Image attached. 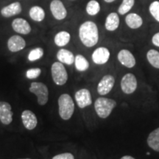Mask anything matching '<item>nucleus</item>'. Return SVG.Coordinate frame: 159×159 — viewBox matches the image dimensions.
<instances>
[{"instance_id":"19","label":"nucleus","mask_w":159,"mask_h":159,"mask_svg":"<svg viewBox=\"0 0 159 159\" xmlns=\"http://www.w3.org/2000/svg\"><path fill=\"white\" fill-rule=\"evenodd\" d=\"M57 58L59 62L66 65H71L75 63V55L71 51L66 49H61L57 52Z\"/></svg>"},{"instance_id":"5","label":"nucleus","mask_w":159,"mask_h":159,"mask_svg":"<svg viewBox=\"0 0 159 159\" xmlns=\"http://www.w3.org/2000/svg\"><path fill=\"white\" fill-rule=\"evenodd\" d=\"M29 91L35 94L38 98V103L40 105H44L48 102L49 90L44 83L33 82L31 83Z\"/></svg>"},{"instance_id":"32","label":"nucleus","mask_w":159,"mask_h":159,"mask_svg":"<svg viewBox=\"0 0 159 159\" xmlns=\"http://www.w3.org/2000/svg\"><path fill=\"white\" fill-rule=\"evenodd\" d=\"M121 159H135L134 157L130 156H123L122 158H121Z\"/></svg>"},{"instance_id":"29","label":"nucleus","mask_w":159,"mask_h":159,"mask_svg":"<svg viewBox=\"0 0 159 159\" xmlns=\"http://www.w3.org/2000/svg\"><path fill=\"white\" fill-rule=\"evenodd\" d=\"M41 70L39 68H34V69H28L26 72V76L28 79H35L38 77H39V75H41Z\"/></svg>"},{"instance_id":"14","label":"nucleus","mask_w":159,"mask_h":159,"mask_svg":"<svg viewBox=\"0 0 159 159\" xmlns=\"http://www.w3.org/2000/svg\"><path fill=\"white\" fill-rule=\"evenodd\" d=\"M22 11V7L19 2L9 4L5 6L0 11V13L4 18H11L20 14Z\"/></svg>"},{"instance_id":"15","label":"nucleus","mask_w":159,"mask_h":159,"mask_svg":"<svg viewBox=\"0 0 159 159\" xmlns=\"http://www.w3.org/2000/svg\"><path fill=\"white\" fill-rule=\"evenodd\" d=\"M26 47V41L22 37L18 35H12L7 41V48L12 52L22 50Z\"/></svg>"},{"instance_id":"4","label":"nucleus","mask_w":159,"mask_h":159,"mask_svg":"<svg viewBox=\"0 0 159 159\" xmlns=\"http://www.w3.org/2000/svg\"><path fill=\"white\" fill-rule=\"evenodd\" d=\"M51 74L53 81L57 85H64L68 80V73L61 62H55L52 65Z\"/></svg>"},{"instance_id":"16","label":"nucleus","mask_w":159,"mask_h":159,"mask_svg":"<svg viewBox=\"0 0 159 159\" xmlns=\"http://www.w3.org/2000/svg\"><path fill=\"white\" fill-rule=\"evenodd\" d=\"M21 120L25 128L32 130L35 128L38 124V119L33 111L29 110L24 111L21 114Z\"/></svg>"},{"instance_id":"6","label":"nucleus","mask_w":159,"mask_h":159,"mask_svg":"<svg viewBox=\"0 0 159 159\" xmlns=\"http://www.w3.org/2000/svg\"><path fill=\"white\" fill-rule=\"evenodd\" d=\"M51 14L57 21H62L68 15L66 7L61 0H52L49 4Z\"/></svg>"},{"instance_id":"22","label":"nucleus","mask_w":159,"mask_h":159,"mask_svg":"<svg viewBox=\"0 0 159 159\" xmlns=\"http://www.w3.org/2000/svg\"><path fill=\"white\" fill-rule=\"evenodd\" d=\"M147 142L151 149L156 152H159V128L152 130L149 134Z\"/></svg>"},{"instance_id":"35","label":"nucleus","mask_w":159,"mask_h":159,"mask_svg":"<svg viewBox=\"0 0 159 159\" xmlns=\"http://www.w3.org/2000/svg\"><path fill=\"white\" fill-rule=\"evenodd\" d=\"M71 1H75V0H71Z\"/></svg>"},{"instance_id":"23","label":"nucleus","mask_w":159,"mask_h":159,"mask_svg":"<svg viewBox=\"0 0 159 159\" xmlns=\"http://www.w3.org/2000/svg\"><path fill=\"white\" fill-rule=\"evenodd\" d=\"M100 11V4L97 0H90L85 6L86 13L91 16H94L97 15Z\"/></svg>"},{"instance_id":"3","label":"nucleus","mask_w":159,"mask_h":159,"mask_svg":"<svg viewBox=\"0 0 159 159\" xmlns=\"http://www.w3.org/2000/svg\"><path fill=\"white\" fill-rule=\"evenodd\" d=\"M116 106V102L114 99L99 97L94 102V108L99 117L106 119Z\"/></svg>"},{"instance_id":"28","label":"nucleus","mask_w":159,"mask_h":159,"mask_svg":"<svg viewBox=\"0 0 159 159\" xmlns=\"http://www.w3.org/2000/svg\"><path fill=\"white\" fill-rule=\"evenodd\" d=\"M43 56V49L41 47H37V48L32 49L28 54V60L30 61H38L41 59Z\"/></svg>"},{"instance_id":"7","label":"nucleus","mask_w":159,"mask_h":159,"mask_svg":"<svg viewBox=\"0 0 159 159\" xmlns=\"http://www.w3.org/2000/svg\"><path fill=\"white\" fill-rule=\"evenodd\" d=\"M121 89L126 94H131L137 89V80L132 73H128L123 76L121 80Z\"/></svg>"},{"instance_id":"2","label":"nucleus","mask_w":159,"mask_h":159,"mask_svg":"<svg viewBox=\"0 0 159 159\" xmlns=\"http://www.w3.org/2000/svg\"><path fill=\"white\" fill-rule=\"evenodd\" d=\"M58 107L59 115L63 120H69L72 116L75 111V103L70 95L61 94L58 99Z\"/></svg>"},{"instance_id":"18","label":"nucleus","mask_w":159,"mask_h":159,"mask_svg":"<svg viewBox=\"0 0 159 159\" xmlns=\"http://www.w3.org/2000/svg\"><path fill=\"white\" fill-rule=\"evenodd\" d=\"M125 23L130 29L136 30L143 25V19L140 15L136 13H130L125 16Z\"/></svg>"},{"instance_id":"30","label":"nucleus","mask_w":159,"mask_h":159,"mask_svg":"<svg viewBox=\"0 0 159 159\" xmlns=\"http://www.w3.org/2000/svg\"><path fill=\"white\" fill-rule=\"evenodd\" d=\"M52 159H75V157L71 153L65 152V153L57 155V156L53 157Z\"/></svg>"},{"instance_id":"17","label":"nucleus","mask_w":159,"mask_h":159,"mask_svg":"<svg viewBox=\"0 0 159 159\" xmlns=\"http://www.w3.org/2000/svg\"><path fill=\"white\" fill-rule=\"evenodd\" d=\"M120 19L118 13L111 12L107 16L105 21V27L109 32H114L119 28Z\"/></svg>"},{"instance_id":"34","label":"nucleus","mask_w":159,"mask_h":159,"mask_svg":"<svg viewBox=\"0 0 159 159\" xmlns=\"http://www.w3.org/2000/svg\"><path fill=\"white\" fill-rule=\"evenodd\" d=\"M21 159H30V158H21Z\"/></svg>"},{"instance_id":"25","label":"nucleus","mask_w":159,"mask_h":159,"mask_svg":"<svg viewBox=\"0 0 159 159\" xmlns=\"http://www.w3.org/2000/svg\"><path fill=\"white\" fill-rule=\"evenodd\" d=\"M135 2H136V0H122L117 11L118 14L121 16L128 14L134 7Z\"/></svg>"},{"instance_id":"12","label":"nucleus","mask_w":159,"mask_h":159,"mask_svg":"<svg viewBox=\"0 0 159 159\" xmlns=\"http://www.w3.org/2000/svg\"><path fill=\"white\" fill-rule=\"evenodd\" d=\"M117 58L119 63L127 68H133L136 65V58L132 52L128 49H122L119 52Z\"/></svg>"},{"instance_id":"9","label":"nucleus","mask_w":159,"mask_h":159,"mask_svg":"<svg viewBox=\"0 0 159 159\" xmlns=\"http://www.w3.org/2000/svg\"><path fill=\"white\" fill-rule=\"evenodd\" d=\"M115 83V79L112 75H106L101 79L97 85V92L100 95H106L112 90Z\"/></svg>"},{"instance_id":"33","label":"nucleus","mask_w":159,"mask_h":159,"mask_svg":"<svg viewBox=\"0 0 159 159\" xmlns=\"http://www.w3.org/2000/svg\"><path fill=\"white\" fill-rule=\"evenodd\" d=\"M103 1L106 3H112V2H114L116 1V0H103Z\"/></svg>"},{"instance_id":"11","label":"nucleus","mask_w":159,"mask_h":159,"mask_svg":"<svg viewBox=\"0 0 159 159\" xmlns=\"http://www.w3.org/2000/svg\"><path fill=\"white\" fill-rule=\"evenodd\" d=\"M75 99L79 108H85V107L89 106L92 103V98L90 91L88 89H83L77 91L75 95Z\"/></svg>"},{"instance_id":"20","label":"nucleus","mask_w":159,"mask_h":159,"mask_svg":"<svg viewBox=\"0 0 159 159\" xmlns=\"http://www.w3.org/2000/svg\"><path fill=\"white\" fill-rule=\"evenodd\" d=\"M29 16L33 21L41 22L44 20L46 16L45 11L39 5H34L29 10Z\"/></svg>"},{"instance_id":"31","label":"nucleus","mask_w":159,"mask_h":159,"mask_svg":"<svg viewBox=\"0 0 159 159\" xmlns=\"http://www.w3.org/2000/svg\"><path fill=\"white\" fill-rule=\"evenodd\" d=\"M152 43L156 47H159V32L154 34L153 36L152 37Z\"/></svg>"},{"instance_id":"27","label":"nucleus","mask_w":159,"mask_h":159,"mask_svg":"<svg viewBox=\"0 0 159 159\" xmlns=\"http://www.w3.org/2000/svg\"><path fill=\"white\" fill-rule=\"evenodd\" d=\"M149 12L152 17L159 22V0H155L149 5Z\"/></svg>"},{"instance_id":"10","label":"nucleus","mask_w":159,"mask_h":159,"mask_svg":"<svg viewBox=\"0 0 159 159\" xmlns=\"http://www.w3.org/2000/svg\"><path fill=\"white\" fill-rule=\"evenodd\" d=\"M11 26L13 30L19 34L28 35L32 30L30 25L23 18H16L13 19Z\"/></svg>"},{"instance_id":"24","label":"nucleus","mask_w":159,"mask_h":159,"mask_svg":"<svg viewBox=\"0 0 159 159\" xmlns=\"http://www.w3.org/2000/svg\"><path fill=\"white\" fill-rule=\"evenodd\" d=\"M75 68L79 71H85L89 68V63L82 55H77L75 58Z\"/></svg>"},{"instance_id":"8","label":"nucleus","mask_w":159,"mask_h":159,"mask_svg":"<svg viewBox=\"0 0 159 159\" xmlns=\"http://www.w3.org/2000/svg\"><path fill=\"white\" fill-rule=\"evenodd\" d=\"M111 53L108 48L104 47H100L97 48L93 52L91 58L93 62L97 65H103L106 63L110 58Z\"/></svg>"},{"instance_id":"13","label":"nucleus","mask_w":159,"mask_h":159,"mask_svg":"<svg viewBox=\"0 0 159 159\" xmlns=\"http://www.w3.org/2000/svg\"><path fill=\"white\" fill-rule=\"evenodd\" d=\"M11 105L8 102H0V121L5 125H8L13 121Z\"/></svg>"},{"instance_id":"1","label":"nucleus","mask_w":159,"mask_h":159,"mask_svg":"<svg viewBox=\"0 0 159 159\" xmlns=\"http://www.w3.org/2000/svg\"><path fill=\"white\" fill-rule=\"evenodd\" d=\"M79 38L85 47H93L99 41V30L96 23L92 21H86L79 27Z\"/></svg>"},{"instance_id":"26","label":"nucleus","mask_w":159,"mask_h":159,"mask_svg":"<svg viewBox=\"0 0 159 159\" xmlns=\"http://www.w3.org/2000/svg\"><path fill=\"white\" fill-rule=\"evenodd\" d=\"M147 59L150 64L156 69H159V52L156 49H150L147 52Z\"/></svg>"},{"instance_id":"21","label":"nucleus","mask_w":159,"mask_h":159,"mask_svg":"<svg viewBox=\"0 0 159 159\" xmlns=\"http://www.w3.org/2000/svg\"><path fill=\"white\" fill-rule=\"evenodd\" d=\"M71 40V35L67 31H60L55 35L54 38V42L55 45L59 47H63L66 46Z\"/></svg>"}]
</instances>
